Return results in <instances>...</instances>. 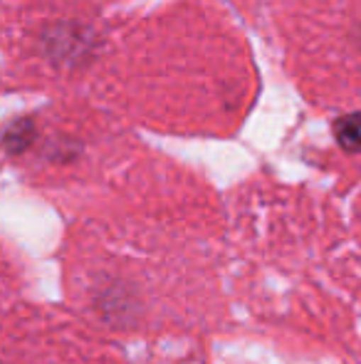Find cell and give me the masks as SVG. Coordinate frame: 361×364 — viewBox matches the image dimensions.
<instances>
[{"instance_id":"1","label":"cell","mask_w":361,"mask_h":364,"mask_svg":"<svg viewBox=\"0 0 361 364\" xmlns=\"http://www.w3.org/2000/svg\"><path fill=\"white\" fill-rule=\"evenodd\" d=\"M334 136H337L339 146H342L344 151L359 154L361 151V112L339 117V119L334 122Z\"/></svg>"}]
</instances>
